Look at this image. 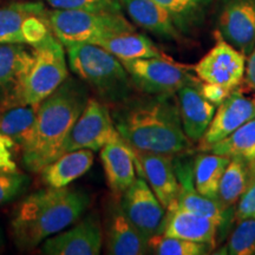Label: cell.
I'll return each mask as SVG.
<instances>
[{
    "label": "cell",
    "instance_id": "obj_1",
    "mask_svg": "<svg viewBox=\"0 0 255 255\" xmlns=\"http://www.w3.org/2000/svg\"><path fill=\"white\" fill-rule=\"evenodd\" d=\"M115 127L133 149L169 156L188 150L176 94L130 97L115 105Z\"/></svg>",
    "mask_w": 255,
    "mask_h": 255
},
{
    "label": "cell",
    "instance_id": "obj_2",
    "mask_svg": "<svg viewBox=\"0 0 255 255\" xmlns=\"http://www.w3.org/2000/svg\"><path fill=\"white\" fill-rule=\"evenodd\" d=\"M90 196L79 188H51L24 197L13 210L11 235L19 250L30 251L65 231L85 214Z\"/></svg>",
    "mask_w": 255,
    "mask_h": 255
},
{
    "label": "cell",
    "instance_id": "obj_3",
    "mask_svg": "<svg viewBox=\"0 0 255 255\" xmlns=\"http://www.w3.org/2000/svg\"><path fill=\"white\" fill-rule=\"evenodd\" d=\"M89 100L82 81L69 77L38 105L34 132L21 151L24 167L30 173L41 169L62 155V149Z\"/></svg>",
    "mask_w": 255,
    "mask_h": 255
},
{
    "label": "cell",
    "instance_id": "obj_4",
    "mask_svg": "<svg viewBox=\"0 0 255 255\" xmlns=\"http://www.w3.org/2000/svg\"><path fill=\"white\" fill-rule=\"evenodd\" d=\"M68 77L64 45L51 32L41 43L31 46L13 89L0 107L40 104Z\"/></svg>",
    "mask_w": 255,
    "mask_h": 255
},
{
    "label": "cell",
    "instance_id": "obj_5",
    "mask_svg": "<svg viewBox=\"0 0 255 255\" xmlns=\"http://www.w3.org/2000/svg\"><path fill=\"white\" fill-rule=\"evenodd\" d=\"M64 47L70 70L104 103L116 105L132 97L135 85L117 57L95 44H70Z\"/></svg>",
    "mask_w": 255,
    "mask_h": 255
},
{
    "label": "cell",
    "instance_id": "obj_6",
    "mask_svg": "<svg viewBox=\"0 0 255 255\" xmlns=\"http://www.w3.org/2000/svg\"><path fill=\"white\" fill-rule=\"evenodd\" d=\"M47 21L64 46L82 43L96 45L109 36L135 31L122 13L55 8L47 12Z\"/></svg>",
    "mask_w": 255,
    "mask_h": 255
},
{
    "label": "cell",
    "instance_id": "obj_7",
    "mask_svg": "<svg viewBox=\"0 0 255 255\" xmlns=\"http://www.w3.org/2000/svg\"><path fill=\"white\" fill-rule=\"evenodd\" d=\"M121 62L135 88L145 95L176 94L184 85L197 84L195 78L170 58H141Z\"/></svg>",
    "mask_w": 255,
    "mask_h": 255
},
{
    "label": "cell",
    "instance_id": "obj_8",
    "mask_svg": "<svg viewBox=\"0 0 255 255\" xmlns=\"http://www.w3.org/2000/svg\"><path fill=\"white\" fill-rule=\"evenodd\" d=\"M119 136L120 133L115 127L113 115L108 105L104 102L89 98L64 143L62 155L79 149L100 151L105 144Z\"/></svg>",
    "mask_w": 255,
    "mask_h": 255
},
{
    "label": "cell",
    "instance_id": "obj_9",
    "mask_svg": "<svg viewBox=\"0 0 255 255\" xmlns=\"http://www.w3.org/2000/svg\"><path fill=\"white\" fill-rule=\"evenodd\" d=\"M215 45L193 66L201 82L214 83L232 89L239 88L245 77L246 55L229 44L218 31Z\"/></svg>",
    "mask_w": 255,
    "mask_h": 255
},
{
    "label": "cell",
    "instance_id": "obj_10",
    "mask_svg": "<svg viewBox=\"0 0 255 255\" xmlns=\"http://www.w3.org/2000/svg\"><path fill=\"white\" fill-rule=\"evenodd\" d=\"M104 244L103 223L97 213L83 215L70 229L46 239L40 245L44 255H98Z\"/></svg>",
    "mask_w": 255,
    "mask_h": 255
},
{
    "label": "cell",
    "instance_id": "obj_11",
    "mask_svg": "<svg viewBox=\"0 0 255 255\" xmlns=\"http://www.w3.org/2000/svg\"><path fill=\"white\" fill-rule=\"evenodd\" d=\"M103 234L108 254L143 255L149 253L148 240L128 218L121 205V196L113 193L105 202Z\"/></svg>",
    "mask_w": 255,
    "mask_h": 255
},
{
    "label": "cell",
    "instance_id": "obj_12",
    "mask_svg": "<svg viewBox=\"0 0 255 255\" xmlns=\"http://www.w3.org/2000/svg\"><path fill=\"white\" fill-rule=\"evenodd\" d=\"M121 205L146 240L163 231L167 210L143 177L137 176L131 186L121 195Z\"/></svg>",
    "mask_w": 255,
    "mask_h": 255
},
{
    "label": "cell",
    "instance_id": "obj_13",
    "mask_svg": "<svg viewBox=\"0 0 255 255\" xmlns=\"http://www.w3.org/2000/svg\"><path fill=\"white\" fill-rule=\"evenodd\" d=\"M255 117V97H248L239 87L216 109L208 129L200 139L197 150L206 152L215 143L222 141L233 131Z\"/></svg>",
    "mask_w": 255,
    "mask_h": 255
},
{
    "label": "cell",
    "instance_id": "obj_14",
    "mask_svg": "<svg viewBox=\"0 0 255 255\" xmlns=\"http://www.w3.org/2000/svg\"><path fill=\"white\" fill-rule=\"evenodd\" d=\"M137 175L144 178L167 212L177 208L180 183L174 168V156L133 149Z\"/></svg>",
    "mask_w": 255,
    "mask_h": 255
},
{
    "label": "cell",
    "instance_id": "obj_15",
    "mask_svg": "<svg viewBox=\"0 0 255 255\" xmlns=\"http://www.w3.org/2000/svg\"><path fill=\"white\" fill-rule=\"evenodd\" d=\"M221 36L245 55L255 46V0H228L219 18Z\"/></svg>",
    "mask_w": 255,
    "mask_h": 255
},
{
    "label": "cell",
    "instance_id": "obj_16",
    "mask_svg": "<svg viewBox=\"0 0 255 255\" xmlns=\"http://www.w3.org/2000/svg\"><path fill=\"white\" fill-rule=\"evenodd\" d=\"M100 151L108 187L111 193L121 196L137 177V159L133 148L120 135Z\"/></svg>",
    "mask_w": 255,
    "mask_h": 255
},
{
    "label": "cell",
    "instance_id": "obj_17",
    "mask_svg": "<svg viewBox=\"0 0 255 255\" xmlns=\"http://www.w3.org/2000/svg\"><path fill=\"white\" fill-rule=\"evenodd\" d=\"M193 163L183 161V159H178L176 156H174L175 173H176L178 183H180L177 208L205 216V218L213 220L219 228L222 227L226 223L227 213L222 209L218 200L201 195L196 190L195 184H194Z\"/></svg>",
    "mask_w": 255,
    "mask_h": 255
},
{
    "label": "cell",
    "instance_id": "obj_18",
    "mask_svg": "<svg viewBox=\"0 0 255 255\" xmlns=\"http://www.w3.org/2000/svg\"><path fill=\"white\" fill-rule=\"evenodd\" d=\"M199 84H187L176 92L183 131L190 142L202 138L216 111L215 105L201 94Z\"/></svg>",
    "mask_w": 255,
    "mask_h": 255
},
{
    "label": "cell",
    "instance_id": "obj_19",
    "mask_svg": "<svg viewBox=\"0 0 255 255\" xmlns=\"http://www.w3.org/2000/svg\"><path fill=\"white\" fill-rule=\"evenodd\" d=\"M218 225L208 218L176 208L167 212L162 234L194 242L218 246Z\"/></svg>",
    "mask_w": 255,
    "mask_h": 255
},
{
    "label": "cell",
    "instance_id": "obj_20",
    "mask_svg": "<svg viewBox=\"0 0 255 255\" xmlns=\"http://www.w3.org/2000/svg\"><path fill=\"white\" fill-rule=\"evenodd\" d=\"M94 159V151L88 149L65 152L41 169V182L51 188L69 187L90 170Z\"/></svg>",
    "mask_w": 255,
    "mask_h": 255
},
{
    "label": "cell",
    "instance_id": "obj_21",
    "mask_svg": "<svg viewBox=\"0 0 255 255\" xmlns=\"http://www.w3.org/2000/svg\"><path fill=\"white\" fill-rule=\"evenodd\" d=\"M130 18L156 36L165 39H177L178 27L167 9L154 0H121Z\"/></svg>",
    "mask_w": 255,
    "mask_h": 255
},
{
    "label": "cell",
    "instance_id": "obj_22",
    "mask_svg": "<svg viewBox=\"0 0 255 255\" xmlns=\"http://www.w3.org/2000/svg\"><path fill=\"white\" fill-rule=\"evenodd\" d=\"M38 105L0 107V132L9 137L21 151L33 137Z\"/></svg>",
    "mask_w": 255,
    "mask_h": 255
},
{
    "label": "cell",
    "instance_id": "obj_23",
    "mask_svg": "<svg viewBox=\"0 0 255 255\" xmlns=\"http://www.w3.org/2000/svg\"><path fill=\"white\" fill-rule=\"evenodd\" d=\"M96 45L103 47L120 60L141 58H169L144 34L126 32L109 36Z\"/></svg>",
    "mask_w": 255,
    "mask_h": 255
},
{
    "label": "cell",
    "instance_id": "obj_24",
    "mask_svg": "<svg viewBox=\"0 0 255 255\" xmlns=\"http://www.w3.org/2000/svg\"><path fill=\"white\" fill-rule=\"evenodd\" d=\"M252 177L250 162L240 157H232L223 171L220 181L218 201L222 209L228 214L245 193Z\"/></svg>",
    "mask_w": 255,
    "mask_h": 255
},
{
    "label": "cell",
    "instance_id": "obj_25",
    "mask_svg": "<svg viewBox=\"0 0 255 255\" xmlns=\"http://www.w3.org/2000/svg\"><path fill=\"white\" fill-rule=\"evenodd\" d=\"M231 157L206 151L197 155L193 163L194 184L201 195L218 200L220 181Z\"/></svg>",
    "mask_w": 255,
    "mask_h": 255
},
{
    "label": "cell",
    "instance_id": "obj_26",
    "mask_svg": "<svg viewBox=\"0 0 255 255\" xmlns=\"http://www.w3.org/2000/svg\"><path fill=\"white\" fill-rule=\"evenodd\" d=\"M40 2H15L0 7V44H25L21 25L28 15L46 14Z\"/></svg>",
    "mask_w": 255,
    "mask_h": 255
},
{
    "label": "cell",
    "instance_id": "obj_27",
    "mask_svg": "<svg viewBox=\"0 0 255 255\" xmlns=\"http://www.w3.org/2000/svg\"><path fill=\"white\" fill-rule=\"evenodd\" d=\"M208 152L255 161V117L242 124L222 141L210 146Z\"/></svg>",
    "mask_w": 255,
    "mask_h": 255
},
{
    "label": "cell",
    "instance_id": "obj_28",
    "mask_svg": "<svg viewBox=\"0 0 255 255\" xmlns=\"http://www.w3.org/2000/svg\"><path fill=\"white\" fill-rule=\"evenodd\" d=\"M28 52L26 44H0V101L7 97L13 89Z\"/></svg>",
    "mask_w": 255,
    "mask_h": 255
},
{
    "label": "cell",
    "instance_id": "obj_29",
    "mask_svg": "<svg viewBox=\"0 0 255 255\" xmlns=\"http://www.w3.org/2000/svg\"><path fill=\"white\" fill-rule=\"evenodd\" d=\"M148 247L149 253L157 255H205L214 251L207 244L165 237L162 233L149 239Z\"/></svg>",
    "mask_w": 255,
    "mask_h": 255
},
{
    "label": "cell",
    "instance_id": "obj_30",
    "mask_svg": "<svg viewBox=\"0 0 255 255\" xmlns=\"http://www.w3.org/2000/svg\"><path fill=\"white\" fill-rule=\"evenodd\" d=\"M167 9L178 28L187 30L199 21L212 0H154Z\"/></svg>",
    "mask_w": 255,
    "mask_h": 255
},
{
    "label": "cell",
    "instance_id": "obj_31",
    "mask_svg": "<svg viewBox=\"0 0 255 255\" xmlns=\"http://www.w3.org/2000/svg\"><path fill=\"white\" fill-rule=\"evenodd\" d=\"M219 255H255V219L238 222L228 241L215 252Z\"/></svg>",
    "mask_w": 255,
    "mask_h": 255
},
{
    "label": "cell",
    "instance_id": "obj_32",
    "mask_svg": "<svg viewBox=\"0 0 255 255\" xmlns=\"http://www.w3.org/2000/svg\"><path fill=\"white\" fill-rule=\"evenodd\" d=\"M31 177L20 171H0V206L17 200L28 189Z\"/></svg>",
    "mask_w": 255,
    "mask_h": 255
},
{
    "label": "cell",
    "instance_id": "obj_33",
    "mask_svg": "<svg viewBox=\"0 0 255 255\" xmlns=\"http://www.w3.org/2000/svg\"><path fill=\"white\" fill-rule=\"evenodd\" d=\"M51 7L57 9H81L88 12L121 13V0H46Z\"/></svg>",
    "mask_w": 255,
    "mask_h": 255
},
{
    "label": "cell",
    "instance_id": "obj_34",
    "mask_svg": "<svg viewBox=\"0 0 255 255\" xmlns=\"http://www.w3.org/2000/svg\"><path fill=\"white\" fill-rule=\"evenodd\" d=\"M51 27L46 14H32L23 21L21 33L26 45L36 46L51 33Z\"/></svg>",
    "mask_w": 255,
    "mask_h": 255
},
{
    "label": "cell",
    "instance_id": "obj_35",
    "mask_svg": "<svg viewBox=\"0 0 255 255\" xmlns=\"http://www.w3.org/2000/svg\"><path fill=\"white\" fill-rule=\"evenodd\" d=\"M250 164L252 177L235 209L234 219L237 222L245 219H255V161L250 162Z\"/></svg>",
    "mask_w": 255,
    "mask_h": 255
},
{
    "label": "cell",
    "instance_id": "obj_36",
    "mask_svg": "<svg viewBox=\"0 0 255 255\" xmlns=\"http://www.w3.org/2000/svg\"><path fill=\"white\" fill-rule=\"evenodd\" d=\"M15 146L17 145L9 137L0 132V171L18 170L17 163L13 157Z\"/></svg>",
    "mask_w": 255,
    "mask_h": 255
},
{
    "label": "cell",
    "instance_id": "obj_37",
    "mask_svg": "<svg viewBox=\"0 0 255 255\" xmlns=\"http://www.w3.org/2000/svg\"><path fill=\"white\" fill-rule=\"evenodd\" d=\"M200 91L206 100H208L210 103H213L215 107H218L228 98V96L232 94V89L223 87L220 84L214 83H205L202 82L200 84Z\"/></svg>",
    "mask_w": 255,
    "mask_h": 255
},
{
    "label": "cell",
    "instance_id": "obj_38",
    "mask_svg": "<svg viewBox=\"0 0 255 255\" xmlns=\"http://www.w3.org/2000/svg\"><path fill=\"white\" fill-rule=\"evenodd\" d=\"M241 84H244L248 90L254 94L255 97V46L252 52L248 55L246 60V70H245V77Z\"/></svg>",
    "mask_w": 255,
    "mask_h": 255
},
{
    "label": "cell",
    "instance_id": "obj_39",
    "mask_svg": "<svg viewBox=\"0 0 255 255\" xmlns=\"http://www.w3.org/2000/svg\"><path fill=\"white\" fill-rule=\"evenodd\" d=\"M2 248H4V239H2V234L0 232V252L2 251Z\"/></svg>",
    "mask_w": 255,
    "mask_h": 255
}]
</instances>
